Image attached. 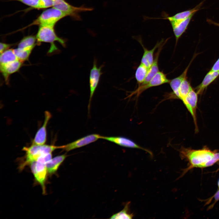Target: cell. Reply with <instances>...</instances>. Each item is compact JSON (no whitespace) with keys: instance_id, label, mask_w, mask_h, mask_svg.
Listing matches in <instances>:
<instances>
[{"instance_id":"cell-1","label":"cell","mask_w":219,"mask_h":219,"mask_svg":"<svg viewBox=\"0 0 219 219\" xmlns=\"http://www.w3.org/2000/svg\"><path fill=\"white\" fill-rule=\"evenodd\" d=\"M180 155L182 158L189 161L190 166L184 171L185 173L187 170L192 168H198L200 165L210 160L213 157L215 151H212L207 147L199 150L182 147L179 151Z\"/></svg>"},{"instance_id":"cell-2","label":"cell","mask_w":219,"mask_h":219,"mask_svg":"<svg viewBox=\"0 0 219 219\" xmlns=\"http://www.w3.org/2000/svg\"><path fill=\"white\" fill-rule=\"evenodd\" d=\"M36 37L38 45L42 42L48 43L50 44V47L48 51L49 54L58 50V48L55 44V41L59 42L63 47H65V41L57 36L53 26H40Z\"/></svg>"},{"instance_id":"cell-3","label":"cell","mask_w":219,"mask_h":219,"mask_svg":"<svg viewBox=\"0 0 219 219\" xmlns=\"http://www.w3.org/2000/svg\"><path fill=\"white\" fill-rule=\"evenodd\" d=\"M62 146H57L52 145H37L33 144L29 147H24L23 150L26 152L25 162L22 165L23 168L27 164L36 161L41 156L52 152L57 149L61 148Z\"/></svg>"},{"instance_id":"cell-4","label":"cell","mask_w":219,"mask_h":219,"mask_svg":"<svg viewBox=\"0 0 219 219\" xmlns=\"http://www.w3.org/2000/svg\"><path fill=\"white\" fill-rule=\"evenodd\" d=\"M67 16L66 13L53 7L43 11L34 24L54 26L57 21Z\"/></svg>"},{"instance_id":"cell-5","label":"cell","mask_w":219,"mask_h":219,"mask_svg":"<svg viewBox=\"0 0 219 219\" xmlns=\"http://www.w3.org/2000/svg\"><path fill=\"white\" fill-rule=\"evenodd\" d=\"M53 3V7L67 14L73 18L77 20H80L81 17L79 13L82 12L91 11L92 8L86 7L82 6L79 7H75L69 4L64 0H52Z\"/></svg>"},{"instance_id":"cell-6","label":"cell","mask_w":219,"mask_h":219,"mask_svg":"<svg viewBox=\"0 0 219 219\" xmlns=\"http://www.w3.org/2000/svg\"><path fill=\"white\" fill-rule=\"evenodd\" d=\"M170 81V80L167 78L163 72L159 71L148 83L144 85L138 86L135 90L131 92L129 96L135 95L137 97L143 92L150 88L169 83Z\"/></svg>"},{"instance_id":"cell-7","label":"cell","mask_w":219,"mask_h":219,"mask_svg":"<svg viewBox=\"0 0 219 219\" xmlns=\"http://www.w3.org/2000/svg\"><path fill=\"white\" fill-rule=\"evenodd\" d=\"M46 164L40 158L30 164L32 172L36 180L41 185L44 193L45 192V182L47 172Z\"/></svg>"},{"instance_id":"cell-8","label":"cell","mask_w":219,"mask_h":219,"mask_svg":"<svg viewBox=\"0 0 219 219\" xmlns=\"http://www.w3.org/2000/svg\"><path fill=\"white\" fill-rule=\"evenodd\" d=\"M103 66V65H102L98 67L97 66V61L96 59H94L93 67L90 70L89 75L90 94L88 106L89 113V112L92 98L99 83L101 76L102 74L101 70Z\"/></svg>"},{"instance_id":"cell-9","label":"cell","mask_w":219,"mask_h":219,"mask_svg":"<svg viewBox=\"0 0 219 219\" xmlns=\"http://www.w3.org/2000/svg\"><path fill=\"white\" fill-rule=\"evenodd\" d=\"M101 136L97 134L87 135L72 142L63 145L62 149L66 151L84 146L101 139Z\"/></svg>"},{"instance_id":"cell-10","label":"cell","mask_w":219,"mask_h":219,"mask_svg":"<svg viewBox=\"0 0 219 219\" xmlns=\"http://www.w3.org/2000/svg\"><path fill=\"white\" fill-rule=\"evenodd\" d=\"M101 139L114 143L121 146L141 149L148 152L151 155L152 154L150 151L140 146L132 140L124 137L101 136Z\"/></svg>"},{"instance_id":"cell-11","label":"cell","mask_w":219,"mask_h":219,"mask_svg":"<svg viewBox=\"0 0 219 219\" xmlns=\"http://www.w3.org/2000/svg\"><path fill=\"white\" fill-rule=\"evenodd\" d=\"M23 62L17 60L0 65V71L6 83H9L10 76L19 71L23 65Z\"/></svg>"},{"instance_id":"cell-12","label":"cell","mask_w":219,"mask_h":219,"mask_svg":"<svg viewBox=\"0 0 219 219\" xmlns=\"http://www.w3.org/2000/svg\"><path fill=\"white\" fill-rule=\"evenodd\" d=\"M198 94L192 89L182 101L188 110L191 114L196 127V110L198 100Z\"/></svg>"},{"instance_id":"cell-13","label":"cell","mask_w":219,"mask_h":219,"mask_svg":"<svg viewBox=\"0 0 219 219\" xmlns=\"http://www.w3.org/2000/svg\"><path fill=\"white\" fill-rule=\"evenodd\" d=\"M195 14H193L189 17L182 20L170 22L175 37L176 45L179 39L187 30L192 18Z\"/></svg>"},{"instance_id":"cell-14","label":"cell","mask_w":219,"mask_h":219,"mask_svg":"<svg viewBox=\"0 0 219 219\" xmlns=\"http://www.w3.org/2000/svg\"><path fill=\"white\" fill-rule=\"evenodd\" d=\"M51 116V113L49 111L45 112L44 122L37 132L33 141V144L43 145L45 143L47 140V127Z\"/></svg>"},{"instance_id":"cell-15","label":"cell","mask_w":219,"mask_h":219,"mask_svg":"<svg viewBox=\"0 0 219 219\" xmlns=\"http://www.w3.org/2000/svg\"><path fill=\"white\" fill-rule=\"evenodd\" d=\"M137 39L138 41L141 45L144 50V53L141 60V63L149 68L154 61V54L155 51L165 41H164L163 39H162L160 42H158L153 48L149 50L148 49L144 46L140 39L138 38Z\"/></svg>"},{"instance_id":"cell-16","label":"cell","mask_w":219,"mask_h":219,"mask_svg":"<svg viewBox=\"0 0 219 219\" xmlns=\"http://www.w3.org/2000/svg\"><path fill=\"white\" fill-rule=\"evenodd\" d=\"M168 39L158 48L154 58V61L148 70V72L144 82L140 85H143L148 83L159 71L158 60L159 55L162 47L166 43Z\"/></svg>"},{"instance_id":"cell-17","label":"cell","mask_w":219,"mask_h":219,"mask_svg":"<svg viewBox=\"0 0 219 219\" xmlns=\"http://www.w3.org/2000/svg\"><path fill=\"white\" fill-rule=\"evenodd\" d=\"M203 3V2H201L193 9L177 13L172 16H165L163 18L156 19H167L169 22L177 21L183 20L187 18L193 14L195 13L199 10L201 9Z\"/></svg>"},{"instance_id":"cell-18","label":"cell","mask_w":219,"mask_h":219,"mask_svg":"<svg viewBox=\"0 0 219 219\" xmlns=\"http://www.w3.org/2000/svg\"><path fill=\"white\" fill-rule=\"evenodd\" d=\"M219 76V71L210 70L206 75L201 83L196 88L198 94H201Z\"/></svg>"},{"instance_id":"cell-19","label":"cell","mask_w":219,"mask_h":219,"mask_svg":"<svg viewBox=\"0 0 219 219\" xmlns=\"http://www.w3.org/2000/svg\"><path fill=\"white\" fill-rule=\"evenodd\" d=\"M192 60L189 64L182 73L179 76L171 80L169 82L173 93L176 97L179 99V89L180 85L183 81L186 78V75L189 68L190 65Z\"/></svg>"},{"instance_id":"cell-20","label":"cell","mask_w":219,"mask_h":219,"mask_svg":"<svg viewBox=\"0 0 219 219\" xmlns=\"http://www.w3.org/2000/svg\"><path fill=\"white\" fill-rule=\"evenodd\" d=\"M67 156L66 154L57 156L48 162L46 167L48 173L52 174L55 173Z\"/></svg>"},{"instance_id":"cell-21","label":"cell","mask_w":219,"mask_h":219,"mask_svg":"<svg viewBox=\"0 0 219 219\" xmlns=\"http://www.w3.org/2000/svg\"><path fill=\"white\" fill-rule=\"evenodd\" d=\"M37 44L36 37L30 35L24 37L18 45L17 48L24 49L33 50Z\"/></svg>"},{"instance_id":"cell-22","label":"cell","mask_w":219,"mask_h":219,"mask_svg":"<svg viewBox=\"0 0 219 219\" xmlns=\"http://www.w3.org/2000/svg\"><path fill=\"white\" fill-rule=\"evenodd\" d=\"M148 69L141 63L137 68L135 73V77L138 86L141 85L144 81Z\"/></svg>"},{"instance_id":"cell-23","label":"cell","mask_w":219,"mask_h":219,"mask_svg":"<svg viewBox=\"0 0 219 219\" xmlns=\"http://www.w3.org/2000/svg\"><path fill=\"white\" fill-rule=\"evenodd\" d=\"M18 60L14 51V49H9L0 53V65Z\"/></svg>"},{"instance_id":"cell-24","label":"cell","mask_w":219,"mask_h":219,"mask_svg":"<svg viewBox=\"0 0 219 219\" xmlns=\"http://www.w3.org/2000/svg\"><path fill=\"white\" fill-rule=\"evenodd\" d=\"M192 89L190 83L186 78L182 82L179 87V99L182 101Z\"/></svg>"},{"instance_id":"cell-25","label":"cell","mask_w":219,"mask_h":219,"mask_svg":"<svg viewBox=\"0 0 219 219\" xmlns=\"http://www.w3.org/2000/svg\"><path fill=\"white\" fill-rule=\"evenodd\" d=\"M33 50L21 49L18 48L14 49V53L17 59L23 62L28 61Z\"/></svg>"},{"instance_id":"cell-26","label":"cell","mask_w":219,"mask_h":219,"mask_svg":"<svg viewBox=\"0 0 219 219\" xmlns=\"http://www.w3.org/2000/svg\"><path fill=\"white\" fill-rule=\"evenodd\" d=\"M129 204H126L124 209L119 212L112 215L111 219H131L133 216L132 214L129 213L128 212V205Z\"/></svg>"},{"instance_id":"cell-27","label":"cell","mask_w":219,"mask_h":219,"mask_svg":"<svg viewBox=\"0 0 219 219\" xmlns=\"http://www.w3.org/2000/svg\"><path fill=\"white\" fill-rule=\"evenodd\" d=\"M219 161V152H215L213 157L209 161L199 166L200 168H203L212 165Z\"/></svg>"},{"instance_id":"cell-28","label":"cell","mask_w":219,"mask_h":219,"mask_svg":"<svg viewBox=\"0 0 219 219\" xmlns=\"http://www.w3.org/2000/svg\"><path fill=\"white\" fill-rule=\"evenodd\" d=\"M53 6L52 0H39L37 9H43Z\"/></svg>"},{"instance_id":"cell-29","label":"cell","mask_w":219,"mask_h":219,"mask_svg":"<svg viewBox=\"0 0 219 219\" xmlns=\"http://www.w3.org/2000/svg\"><path fill=\"white\" fill-rule=\"evenodd\" d=\"M32 7L37 9L39 0H16Z\"/></svg>"},{"instance_id":"cell-30","label":"cell","mask_w":219,"mask_h":219,"mask_svg":"<svg viewBox=\"0 0 219 219\" xmlns=\"http://www.w3.org/2000/svg\"><path fill=\"white\" fill-rule=\"evenodd\" d=\"M14 45V44H8L4 43L1 42L0 43V53H1L5 50L9 49L11 47Z\"/></svg>"},{"instance_id":"cell-31","label":"cell","mask_w":219,"mask_h":219,"mask_svg":"<svg viewBox=\"0 0 219 219\" xmlns=\"http://www.w3.org/2000/svg\"><path fill=\"white\" fill-rule=\"evenodd\" d=\"M210 70L214 71H219V58L214 63Z\"/></svg>"},{"instance_id":"cell-32","label":"cell","mask_w":219,"mask_h":219,"mask_svg":"<svg viewBox=\"0 0 219 219\" xmlns=\"http://www.w3.org/2000/svg\"><path fill=\"white\" fill-rule=\"evenodd\" d=\"M213 198L214 200V204L219 200V189L212 197V198Z\"/></svg>"},{"instance_id":"cell-33","label":"cell","mask_w":219,"mask_h":219,"mask_svg":"<svg viewBox=\"0 0 219 219\" xmlns=\"http://www.w3.org/2000/svg\"><path fill=\"white\" fill-rule=\"evenodd\" d=\"M207 21L208 23L210 24H213L215 26H219V23H216L215 22H214L213 21V20L207 19Z\"/></svg>"},{"instance_id":"cell-34","label":"cell","mask_w":219,"mask_h":219,"mask_svg":"<svg viewBox=\"0 0 219 219\" xmlns=\"http://www.w3.org/2000/svg\"><path fill=\"white\" fill-rule=\"evenodd\" d=\"M217 185H218V189H219V179Z\"/></svg>"}]
</instances>
